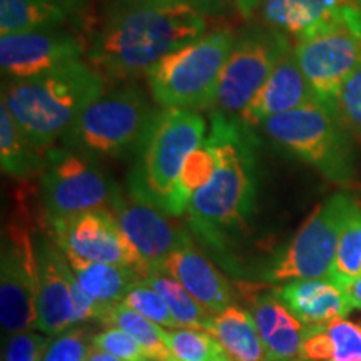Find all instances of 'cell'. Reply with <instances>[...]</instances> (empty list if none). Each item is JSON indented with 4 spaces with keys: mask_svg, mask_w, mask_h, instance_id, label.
<instances>
[{
    "mask_svg": "<svg viewBox=\"0 0 361 361\" xmlns=\"http://www.w3.org/2000/svg\"><path fill=\"white\" fill-rule=\"evenodd\" d=\"M351 0H288L291 11V35L301 39L341 16Z\"/></svg>",
    "mask_w": 361,
    "mask_h": 361,
    "instance_id": "29",
    "label": "cell"
},
{
    "mask_svg": "<svg viewBox=\"0 0 361 361\" xmlns=\"http://www.w3.org/2000/svg\"><path fill=\"white\" fill-rule=\"evenodd\" d=\"M236 40L218 29L176 49L146 72L151 96L161 109H213L221 74Z\"/></svg>",
    "mask_w": 361,
    "mask_h": 361,
    "instance_id": "6",
    "label": "cell"
},
{
    "mask_svg": "<svg viewBox=\"0 0 361 361\" xmlns=\"http://www.w3.org/2000/svg\"><path fill=\"white\" fill-rule=\"evenodd\" d=\"M166 345L174 361H216L226 353L218 338L200 329L180 328L166 331Z\"/></svg>",
    "mask_w": 361,
    "mask_h": 361,
    "instance_id": "30",
    "label": "cell"
},
{
    "mask_svg": "<svg viewBox=\"0 0 361 361\" xmlns=\"http://www.w3.org/2000/svg\"><path fill=\"white\" fill-rule=\"evenodd\" d=\"M206 135L207 124L197 111L157 109L134 151L130 196L166 211L184 162Z\"/></svg>",
    "mask_w": 361,
    "mask_h": 361,
    "instance_id": "4",
    "label": "cell"
},
{
    "mask_svg": "<svg viewBox=\"0 0 361 361\" xmlns=\"http://www.w3.org/2000/svg\"><path fill=\"white\" fill-rule=\"evenodd\" d=\"M211 335L218 338L234 361H268L264 343L251 314L238 306H228L216 314Z\"/></svg>",
    "mask_w": 361,
    "mask_h": 361,
    "instance_id": "22",
    "label": "cell"
},
{
    "mask_svg": "<svg viewBox=\"0 0 361 361\" xmlns=\"http://www.w3.org/2000/svg\"><path fill=\"white\" fill-rule=\"evenodd\" d=\"M123 303L130 306V308L141 313L142 316H146L151 322L161 324V326L179 328L164 298L144 281H139L130 288Z\"/></svg>",
    "mask_w": 361,
    "mask_h": 361,
    "instance_id": "31",
    "label": "cell"
},
{
    "mask_svg": "<svg viewBox=\"0 0 361 361\" xmlns=\"http://www.w3.org/2000/svg\"><path fill=\"white\" fill-rule=\"evenodd\" d=\"M206 29V16L197 8L116 0L85 56L106 79L129 80L146 75L162 57L204 35Z\"/></svg>",
    "mask_w": 361,
    "mask_h": 361,
    "instance_id": "2",
    "label": "cell"
},
{
    "mask_svg": "<svg viewBox=\"0 0 361 361\" xmlns=\"http://www.w3.org/2000/svg\"><path fill=\"white\" fill-rule=\"evenodd\" d=\"M66 256L84 290L106 308L123 303L130 288L142 281L141 274L129 266L96 263L74 255Z\"/></svg>",
    "mask_w": 361,
    "mask_h": 361,
    "instance_id": "21",
    "label": "cell"
},
{
    "mask_svg": "<svg viewBox=\"0 0 361 361\" xmlns=\"http://www.w3.org/2000/svg\"><path fill=\"white\" fill-rule=\"evenodd\" d=\"M2 101L39 151L47 152L89 104L106 92L96 67L74 61L24 80L4 84Z\"/></svg>",
    "mask_w": 361,
    "mask_h": 361,
    "instance_id": "3",
    "label": "cell"
},
{
    "mask_svg": "<svg viewBox=\"0 0 361 361\" xmlns=\"http://www.w3.org/2000/svg\"><path fill=\"white\" fill-rule=\"evenodd\" d=\"M250 314L263 338L268 361H300L308 326L284 306L278 293L256 295Z\"/></svg>",
    "mask_w": 361,
    "mask_h": 361,
    "instance_id": "19",
    "label": "cell"
},
{
    "mask_svg": "<svg viewBox=\"0 0 361 361\" xmlns=\"http://www.w3.org/2000/svg\"><path fill=\"white\" fill-rule=\"evenodd\" d=\"M92 345L97 346L107 353L117 356V358L124 361H147L149 356L146 351L141 348L137 341L134 340L129 333H126L124 329L111 326L106 331L97 333L96 336H92Z\"/></svg>",
    "mask_w": 361,
    "mask_h": 361,
    "instance_id": "33",
    "label": "cell"
},
{
    "mask_svg": "<svg viewBox=\"0 0 361 361\" xmlns=\"http://www.w3.org/2000/svg\"><path fill=\"white\" fill-rule=\"evenodd\" d=\"M274 144L300 157L331 183L351 186L356 178L353 139L340 111L318 99L259 124Z\"/></svg>",
    "mask_w": 361,
    "mask_h": 361,
    "instance_id": "5",
    "label": "cell"
},
{
    "mask_svg": "<svg viewBox=\"0 0 361 361\" xmlns=\"http://www.w3.org/2000/svg\"><path fill=\"white\" fill-rule=\"evenodd\" d=\"M291 47L286 34L266 25L247 27L236 35L211 111L229 117L241 116Z\"/></svg>",
    "mask_w": 361,
    "mask_h": 361,
    "instance_id": "11",
    "label": "cell"
},
{
    "mask_svg": "<svg viewBox=\"0 0 361 361\" xmlns=\"http://www.w3.org/2000/svg\"><path fill=\"white\" fill-rule=\"evenodd\" d=\"M356 204L358 201L350 192L340 191L316 207L274 266L273 279L333 281L338 243Z\"/></svg>",
    "mask_w": 361,
    "mask_h": 361,
    "instance_id": "12",
    "label": "cell"
},
{
    "mask_svg": "<svg viewBox=\"0 0 361 361\" xmlns=\"http://www.w3.org/2000/svg\"><path fill=\"white\" fill-rule=\"evenodd\" d=\"M207 141L216 152V169L194 192L186 213L194 236L221 251L245 231L255 213L259 141L239 117L216 111H211Z\"/></svg>",
    "mask_w": 361,
    "mask_h": 361,
    "instance_id": "1",
    "label": "cell"
},
{
    "mask_svg": "<svg viewBox=\"0 0 361 361\" xmlns=\"http://www.w3.org/2000/svg\"><path fill=\"white\" fill-rule=\"evenodd\" d=\"M39 264L37 291V328L44 335L54 338L72 328L74 301L71 279L74 276L66 252L61 255L52 233L35 239Z\"/></svg>",
    "mask_w": 361,
    "mask_h": 361,
    "instance_id": "16",
    "label": "cell"
},
{
    "mask_svg": "<svg viewBox=\"0 0 361 361\" xmlns=\"http://www.w3.org/2000/svg\"><path fill=\"white\" fill-rule=\"evenodd\" d=\"M102 324L121 328L126 333H129L146 351L149 360L174 361L173 353L166 345V329H162L161 324L151 322L146 316L137 313L130 306L124 303L112 306L104 316Z\"/></svg>",
    "mask_w": 361,
    "mask_h": 361,
    "instance_id": "26",
    "label": "cell"
},
{
    "mask_svg": "<svg viewBox=\"0 0 361 361\" xmlns=\"http://www.w3.org/2000/svg\"><path fill=\"white\" fill-rule=\"evenodd\" d=\"M216 169V152L211 142L207 141V135L204 142L201 144L191 156L184 162L183 171H180L178 183L173 194H171L166 213L174 216H183L188 211L189 201L194 196V192L204 188L209 179L213 178Z\"/></svg>",
    "mask_w": 361,
    "mask_h": 361,
    "instance_id": "27",
    "label": "cell"
},
{
    "mask_svg": "<svg viewBox=\"0 0 361 361\" xmlns=\"http://www.w3.org/2000/svg\"><path fill=\"white\" fill-rule=\"evenodd\" d=\"M109 209L152 273L161 271V266L176 250L192 243L186 229L176 224L164 209L135 200L130 194L124 196L121 189L116 191Z\"/></svg>",
    "mask_w": 361,
    "mask_h": 361,
    "instance_id": "15",
    "label": "cell"
},
{
    "mask_svg": "<svg viewBox=\"0 0 361 361\" xmlns=\"http://www.w3.org/2000/svg\"><path fill=\"white\" fill-rule=\"evenodd\" d=\"M39 264L32 221L25 209L4 229L0 258V322L4 336L37 326Z\"/></svg>",
    "mask_w": 361,
    "mask_h": 361,
    "instance_id": "10",
    "label": "cell"
},
{
    "mask_svg": "<svg viewBox=\"0 0 361 361\" xmlns=\"http://www.w3.org/2000/svg\"><path fill=\"white\" fill-rule=\"evenodd\" d=\"M351 2H356V4H361V0H351Z\"/></svg>",
    "mask_w": 361,
    "mask_h": 361,
    "instance_id": "44",
    "label": "cell"
},
{
    "mask_svg": "<svg viewBox=\"0 0 361 361\" xmlns=\"http://www.w3.org/2000/svg\"><path fill=\"white\" fill-rule=\"evenodd\" d=\"M156 112L137 85L106 90L80 112L62 135V144L96 159L123 157L135 151Z\"/></svg>",
    "mask_w": 361,
    "mask_h": 361,
    "instance_id": "7",
    "label": "cell"
},
{
    "mask_svg": "<svg viewBox=\"0 0 361 361\" xmlns=\"http://www.w3.org/2000/svg\"><path fill=\"white\" fill-rule=\"evenodd\" d=\"M295 54L316 99L336 106L343 84L361 66V4L295 42Z\"/></svg>",
    "mask_w": 361,
    "mask_h": 361,
    "instance_id": "8",
    "label": "cell"
},
{
    "mask_svg": "<svg viewBox=\"0 0 361 361\" xmlns=\"http://www.w3.org/2000/svg\"><path fill=\"white\" fill-rule=\"evenodd\" d=\"M216 361H234V360H231V356H229L228 353H224L223 356H221V358H218Z\"/></svg>",
    "mask_w": 361,
    "mask_h": 361,
    "instance_id": "43",
    "label": "cell"
},
{
    "mask_svg": "<svg viewBox=\"0 0 361 361\" xmlns=\"http://www.w3.org/2000/svg\"><path fill=\"white\" fill-rule=\"evenodd\" d=\"M117 189L96 157L67 147H52L45 154V166L40 173V200L47 221L99 207L109 209Z\"/></svg>",
    "mask_w": 361,
    "mask_h": 361,
    "instance_id": "9",
    "label": "cell"
},
{
    "mask_svg": "<svg viewBox=\"0 0 361 361\" xmlns=\"http://www.w3.org/2000/svg\"><path fill=\"white\" fill-rule=\"evenodd\" d=\"M336 106L346 126L361 139V66L343 84Z\"/></svg>",
    "mask_w": 361,
    "mask_h": 361,
    "instance_id": "36",
    "label": "cell"
},
{
    "mask_svg": "<svg viewBox=\"0 0 361 361\" xmlns=\"http://www.w3.org/2000/svg\"><path fill=\"white\" fill-rule=\"evenodd\" d=\"M49 2H54L57 6L67 8L72 16H79V13H82L87 8L90 0H49Z\"/></svg>",
    "mask_w": 361,
    "mask_h": 361,
    "instance_id": "41",
    "label": "cell"
},
{
    "mask_svg": "<svg viewBox=\"0 0 361 361\" xmlns=\"http://www.w3.org/2000/svg\"><path fill=\"white\" fill-rule=\"evenodd\" d=\"M75 16L49 0H0V32L19 34L64 27Z\"/></svg>",
    "mask_w": 361,
    "mask_h": 361,
    "instance_id": "24",
    "label": "cell"
},
{
    "mask_svg": "<svg viewBox=\"0 0 361 361\" xmlns=\"http://www.w3.org/2000/svg\"><path fill=\"white\" fill-rule=\"evenodd\" d=\"M361 276V206L360 202L351 211L343 228L338 243L333 281L338 288Z\"/></svg>",
    "mask_w": 361,
    "mask_h": 361,
    "instance_id": "28",
    "label": "cell"
},
{
    "mask_svg": "<svg viewBox=\"0 0 361 361\" xmlns=\"http://www.w3.org/2000/svg\"><path fill=\"white\" fill-rule=\"evenodd\" d=\"M313 101H316V96L301 71L295 54V45H293L279 59L269 79L251 99L239 119L252 128V126H259L269 117L295 111Z\"/></svg>",
    "mask_w": 361,
    "mask_h": 361,
    "instance_id": "17",
    "label": "cell"
},
{
    "mask_svg": "<svg viewBox=\"0 0 361 361\" xmlns=\"http://www.w3.org/2000/svg\"><path fill=\"white\" fill-rule=\"evenodd\" d=\"M126 4H141V6H188L204 13V16H221L231 6L229 0H121Z\"/></svg>",
    "mask_w": 361,
    "mask_h": 361,
    "instance_id": "38",
    "label": "cell"
},
{
    "mask_svg": "<svg viewBox=\"0 0 361 361\" xmlns=\"http://www.w3.org/2000/svg\"><path fill=\"white\" fill-rule=\"evenodd\" d=\"M51 338L32 329L13 333L4 345V361H42Z\"/></svg>",
    "mask_w": 361,
    "mask_h": 361,
    "instance_id": "35",
    "label": "cell"
},
{
    "mask_svg": "<svg viewBox=\"0 0 361 361\" xmlns=\"http://www.w3.org/2000/svg\"><path fill=\"white\" fill-rule=\"evenodd\" d=\"M331 336L326 326H308L300 351V361H333Z\"/></svg>",
    "mask_w": 361,
    "mask_h": 361,
    "instance_id": "37",
    "label": "cell"
},
{
    "mask_svg": "<svg viewBox=\"0 0 361 361\" xmlns=\"http://www.w3.org/2000/svg\"><path fill=\"white\" fill-rule=\"evenodd\" d=\"M278 295L306 326H328L335 319L346 318L353 310L345 291L324 279H293Z\"/></svg>",
    "mask_w": 361,
    "mask_h": 361,
    "instance_id": "20",
    "label": "cell"
},
{
    "mask_svg": "<svg viewBox=\"0 0 361 361\" xmlns=\"http://www.w3.org/2000/svg\"><path fill=\"white\" fill-rule=\"evenodd\" d=\"M49 224L54 239L66 255L96 263L129 266L137 271L142 279L152 273L107 207L49 221Z\"/></svg>",
    "mask_w": 361,
    "mask_h": 361,
    "instance_id": "13",
    "label": "cell"
},
{
    "mask_svg": "<svg viewBox=\"0 0 361 361\" xmlns=\"http://www.w3.org/2000/svg\"><path fill=\"white\" fill-rule=\"evenodd\" d=\"M162 273L169 274L186 288L189 295L211 314H219L231 306V288L204 255L194 250L192 243L176 250L164 264Z\"/></svg>",
    "mask_w": 361,
    "mask_h": 361,
    "instance_id": "18",
    "label": "cell"
},
{
    "mask_svg": "<svg viewBox=\"0 0 361 361\" xmlns=\"http://www.w3.org/2000/svg\"><path fill=\"white\" fill-rule=\"evenodd\" d=\"M229 2H231L233 8H236V12L243 17V19H251V17L259 11L261 4H263L264 0H229Z\"/></svg>",
    "mask_w": 361,
    "mask_h": 361,
    "instance_id": "39",
    "label": "cell"
},
{
    "mask_svg": "<svg viewBox=\"0 0 361 361\" xmlns=\"http://www.w3.org/2000/svg\"><path fill=\"white\" fill-rule=\"evenodd\" d=\"M45 154L39 151L24 130L16 123L7 104L2 101L0 107V159L2 171L11 178L19 180L29 179L42 173L45 166Z\"/></svg>",
    "mask_w": 361,
    "mask_h": 361,
    "instance_id": "23",
    "label": "cell"
},
{
    "mask_svg": "<svg viewBox=\"0 0 361 361\" xmlns=\"http://www.w3.org/2000/svg\"><path fill=\"white\" fill-rule=\"evenodd\" d=\"M85 361H124L121 358H117V356L107 353V351H104L101 348H97V346H90L89 348V353L85 356Z\"/></svg>",
    "mask_w": 361,
    "mask_h": 361,
    "instance_id": "42",
    "label": "cell"
},
{
    "mask_svg": "<svg viewBox=\"0 0 361 361\" xmlns=\"http://www.w3.org/2000/svg\"><path fill=\"white\" fill-rule=\"evenodd\" d=\"M341 290L345 291L346 296H348V300L351 301V305H353V308L361 310V276L343 284Z\"/></svg>",
    "mask_w": 361,
    "mask_h": 361,
    "instance_id": "40",
    "label": "cell"
},
{
    "mask_svg": "<svg viewBox=\"0 0 361 361\" xmlns=\"http://www.w3.org/2000/svg\"><path fill=\"white\" fill-rule=\"evenodd\" d=\"M89 348L87 331L71 328L49 340L42 361H85Z\"/></svg>",
    "mask_w": 361,
    "mask_h": 361,
    "instance_id": "32",
    "label": "cell"
},
{
    "mask_svg": "<svg viewBox=\"0 0 361 361\" xmlns=\"http://www.w3.org/2000/svg\"><path fill=\"white\" fill-rule=\"evenodd\" d=\"M147 361H156V360H147Z\"/></svg>",
    "mask_w": 361,
    "mask_h": 361,
    "instance_id": "45",
    "label": "cell"
},
{
    "mask_svg": "<svg viewBox=\"0 0 361 361\" xmlns=\"http://www.w3.org/2000/svg\"><path fill=\"white\" fill-rule=\"evenodd\" d=\"M328 333L331 336L333 361H361V328L348 319L340 318L329 323Z\"/></svg>",
    "mask_w": 361,
    "mask_h": 361,
    "instance_id": "34",
    "label": "cell"
},
{
    "mask_svg": "<svg viewBox=\"0 0 361 361\" xmlns=\"http://www.w3.org/2000/svg\"><path fill=\"white\" fill-rule=\"evenodd\" d=\"M144 283L149 284L152 290L159 293L168 303L171 313H173L176 323L179 328H189V329H200V331L211 333L214 324V314L206 311L202 306L197 303L194 298L189 295L186 288L183 284L171 278L169 274L162 273V271H154Z\"/></svg>",
    "mask_w": 361,
    "mask_h": 361,
    "instance_id": "25",
    "label": "cell"
},
{
    "mask_svg": "<svg viewBox=\"0 0 361 361\" xmlns=\"http://www.w3.org/2000/svg\"><path fill=\"white\" fill-rule=\"evenodd\" d=\"M87 54L82 39L64 27L7 34L0 39V66L6 82L45 74L80 61Z\"/></svg>",
    "mask_w": 361,
    "mask_h": 361,
    "instance_id": "14",
    "label": "cell"
}]
</instances>
